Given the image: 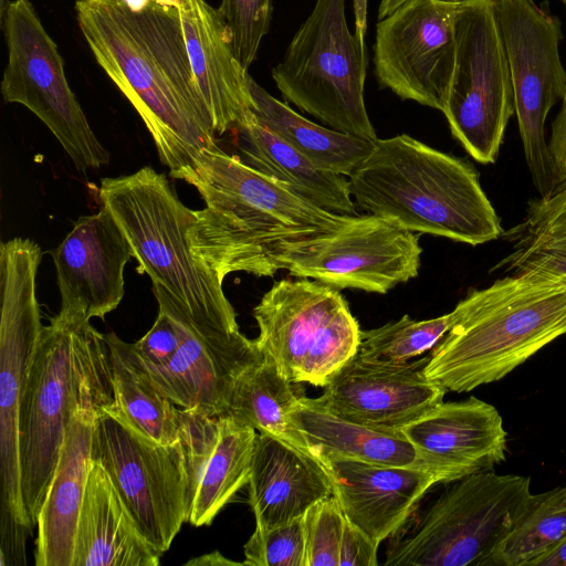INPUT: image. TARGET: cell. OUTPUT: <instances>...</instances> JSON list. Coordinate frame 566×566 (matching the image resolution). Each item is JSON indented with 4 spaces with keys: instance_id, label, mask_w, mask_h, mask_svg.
<instances>
[{
    "instance_id": "obj_1",
    "label": "cell",
    "mask_w": 566,
    "mask_h": 566,
    "mask_svg": "<svg viewBox=\"0 0 566 566\" xmlns=\"http://www.w3.org/2000/svg\"><path fill=\"white\" fill-rule=\"evenodd\" d=\"M74 9L95 61L140 116L170 177L218 146L174 0H76Z\"/></svg>"
},
{
    "instance_id": "obj_2",
    "label": "cell",
    "mask_w": 566,
    "mask_h": 566,
    "mask_svg": "<svg viewBox=\"0 0 566 566\" xmlns=\"http://www.w3.org/2000/svg\"><path fill=\"white\" fill-rule=\"evenodd\" d=\"M175 179L192 185L205 201L193 210L188 241L221 281L237 272L273 276L287 248L332 233L352 217L315 206L219 146Z\"/></svg>"
},
{
    "instance_id": "obj_3",
    "label": "cell",
    "mask_w": 566,
    "mask_h": 566,
    "mask_svg": "<svg viewBox=\"0 0 566 566\" xmlns=\"http://www.w3.org/2000/svg\"><path fill=\"white\" fill-rule=\"evenodd\" d=\"M347 178L356 207L406 230L473 247L504 232L476 169L407 134L377 138Z\"/></svg>"
},
{
    "instance_id": "obj_4",
    "label": "cell",
    "mask_w": 566,
    "mask_h": 566,
    "mask_svg": "<svg viewBox=\"0 0 566 566\" xmlns=\"http://www.w3.org/2000/svg\"><path fill=\"white\" fill-rule=\"evenodd\" d=\"M433 347L426 377L447 391L499 381L566 334V281L537 272L507 274L472 290Z\"/></svg>"
},
{
    "instance_id": "obj_5",
    "label": "cell",
    "mask_w": 566,
    "mask_h": 566,
    "mask_svg": "<svg viewBox=\"0 0 566 566\" xmlns=\"http://www.w3.org/2000/svg\"><path fill=\"white\" fill-rule=\"evenodd\" d=\"M114 401L108 346L84 316L60 310L43 326L19 411L24 510L32 526L55 472L66 428L86 402Z\"/></svg>"
},
{
    "instance_id": "obj_6",
    "label": "cell",
    "mask_w": 566,
    "mask_h": 566,
    "mask_svg": "<svg viewBox=\"0 0 566 566\" xmlns=\"http://www.w3.org/2000/svg\"><path fill=\"white\" fill-rule=\"evenodd\" d=\"M98 197L127 239L138 272L161 286L196 322L240 331L223 281L191 251L193 210L177 196L166 175L145 166L101 179Z\"/></svg>"
},
{
    "instance_id": "obj_7",
    "label": "cell",
    "mask_w": 566,
    "mask_h": 566,
    "mask_svg": "<svg viewBox=\"0 0 566 566\" xmlns=\"http://www.w3.org/2000/svg\"><path fill=\"white\" fill-rule=\"evenodd\" d=\"M388 538L385 565L486 566L531 505V478L492 470L441 483Z\"/></svg>"
},
{
    "instance_id": "obj_8",
    "label": "cell",
    "mask_w": 566,
    "mask_h": 566,
    "mask_svg": "<svg viewBox=\"0 0 566 566\" xmlns=\"http://www.w3.org/2000/svg\"><path fill=\"white\" fill-rule=\"evenodd\" d=\"M346 0H316L271 72L284 99L329 128L375 142L364 98L368 56L349 31Z\"/></svg>"
},
{
    "instance_id": "obj_9",
    "label": "cell",
    "mask_w": 566,
    "mask_h": 566,
    "mask_svg": "<svg viewBox=\"0 0 566 566\" xmlns=\"http://www.w3.org/2000/svg\"><path fill=\"white\" fill-rule=\"evenodd\" d=\"M252 313L258 348L292 384L325 387L358 350L361 329L348 302L316 280L276 281Z\"/></svg>"
},
{
    "instance_id": "obj_10",
    "label": "cell",
    "mask_w": 566,
    "mask_h": 566,
    "mask_svg": "<svg viewBox=\"0 0 566 566\" xmlns=\"http://www.w3.org/2000/svg\"><path fill=\"white\" fill-rule=\"evenodd\" d=\"M42 258L38 243L13 238L0 245V532L30 531L22 500L19 411L43 329L36 300Z\"/></svg>"
},
{
    "instance_id": "obj_11",
    "label": "cell",
    "mask_w": 566,
    "mask_h": 566,
    "mask_svg": "<svg viewBox=\"0 0 566 566\" xmlns=\"http://www.w3.org/2000/svg\"><path fill=\"white\" fill-rule=\"evenodd\" d=\"M91 458L108 473L142 534L167 552L188 518L184 458L178 440L161 443L135 427L114 403L94 418Z\"/></svg>"
},
{
    "instance_id": "obj_12",
    "label": "cell",
    "mask_w": 566,
    "mask_h": 566,
    "mask_svg": "<svg viewBox=\"0 0 566 566\" xmlns=\"http://www.w3.org/2000/svg\"><path fill=\"white\" fill-rule=\"evenodd\" d=\"M454 27L455 61L442 113L464 150L481 164H493L515 114L493 0L460 1Z\"/></svg>"
},
{
    "instance_id": "obj_13",
    "label": "cell",
    "mask_w": 566,
    "mask_h": 566,
    "mask_svg": "<svg viewBox=\"0 0 566 566\" xmlns=\"http://www.w3.org/2000/svg\"><path fill=\"white\" fill-rule=\"evenodd\" d=\"M1 21L8 49L3 99L25 106L44 123L78 171L107 165L109 153L92 130L32 2L9 1Z\"/></svg>"
},
{
    "instance_id": "obj_14",
    "label": "cell",
    "mask_w": 566,
    "mask_h": 566,
    "mask_svg": "<svg viewBox=\"0 0 566 566\" xmlns=\"http://www.w3.org/2000/svg\"><path fill=\"white\" fill-rule=\"evenodd\" d=\"M493 10L510 67L524 157L539 197H546L559 181L545 120L566 94L562 23L534 0H493Z\"/></svg>"
},
{
    "instance_id": "obj_15",
    "label": "cell",
    "mask_w": 566,
    "mask_h": 566,
    "mask_svg": "<svg viewBox=\"0 0 566 566\" xmlns=\"http://www.w3.org/2000/svg\"><path fill=\"white\" fill-rule=\"evenodd\" d=\"M420 233L374 214L352 216L338 230L295 243L276 259L279 270L332 287L386 294L418 276Z\"/></svg>"
},
{
    "instance_id": "obj_16",
    "label": "cell",
    "mask_w": 566,
    "mask_h": 566,
    "mask_svg": "<svg viewBox=\"0 0 566 566\" xmlns=\"http://www.w3.org/2000/svg\"><path fill=\"white\" fill-rule=\"evenodd\" d=\"M458 3L407 0L378 20L373 62L381 88L443 111L455 61Z\"/></svg>"
},
{
    "instance_id": "obj_17",
    "label": "cell",
    "mask_w": 566,
    "mask_h": 566,
    "mask_svg": "<svg viewBox=\"0 0 566 566\" xmlns=\"http://www.w3.org/2000/svg\"><path fill=\"white\" fill-rule=\"evenodd\" d=\"M158 308L177 323L181 343L168 365L147 369L155 386L178 408H199L224 415L239 375L263 358L254 339L240 331L227 332L193 321L158 284L153 283Z\"/></svg>"
},
{
    "instance_id": "obj_18",
    "label": "cell",
    "mask_w": 566,
    "mask_h": 566,
    "mask_svg": "<svg viewBox=\"0 0 566 566\" xmlns=\"http://www.w3.org/2000/svg\"><path fill=\"white\" fill-rule=\"evenodd\" d=\"M256 434L227 413L179 408L178 442L186 472L188 523L210 525L248 484Z\"/></svg>"
},
{
    "instance_id": "obj_19",
    "label": "cell",
    "mask_w": 566,
    "mask_h": 566,
    "mask_svg": "<svg viewBox=\"0 0 566 566\" xmlns=\"http://www.w3.org/2000/svg\"><path fill=\"white\" fill-rule=\"evenodd\" d=\"M430 354L403 364L348 359L316 398L333 412L386 431H400L443 401L444 388L429 380Z\"/></svg>"
},
{
    "instance_id": "obj_20",
    "label": "cell",
    "mask_w": 566,
    "mask_h": 566,
    "mask_svg": "<svg viewBox=\"0 0 566 566\" xmlns=\"http://www.w3.org/2000/svg\"><path fill=\"white\" fill-rule=\"evenodd\" d=\"M51 253L62 311L104 319L117 308L125 293V265L133 252L104 207L80 217Z\"/></svg>"
},
{
    "instance_id": "obj_21",
    "label": "cell",
    "mask_w": 566,
    "mask_h": 566,
    "mask_svg": "<svg viewBox=\"0 0 566 566\" xmlns=\"http://www.w3.org/2000/svg\"><path fill=\"white\" fill-rule=\"evenodd\" d=\"M400 432L440 483L492 470L506 460L507 432L499 410L473 396L442 401Z\"/></svg>"
},
{
    "instance_id": "obj_22",
    "label": "cell",
    "mask_w": 566,
    "mask_h": 566,
    "mask_svg": "<svg viewBox=\"0 0 566 566\" xmlns=\"http://www.w3.org/2000/svg\"><path fill=\"white\" fill-rule=\"evenodd\" d=\"M329 473L345 518L379 545L408 520L438 475L416 467H394L333 454L317 457Z\"/></svg>"
},
{
    "instance_id": "obj_23",
    "label": "cell",
    "mask_w": 566,
    "mask_h": 566,
    "mask_svg": "<svg viewBox=\"0 0 566 566\" xmlns=\"http://www.w3.org/2000/svg\"><path fill=\"white\" fill-rule=\"evenodd\" d=\"M186 46L216 135L235 132L253 116L249 73L238 61L218 9L206 0H176Z\"/></svg>"
},
{
    "instance_id": "obj_24",
    "label": "cell",
    "mask_w": 566,
    "mask_h": 566,
    "mask_svg": "<svg viewBox=\"0 0 566 566\" xmlns=\"http://www.w3.org/2000/svg\"><path fill=\"white\" fill-rule=\"evenodd\" d=\"M248 489L255 527L261 530L301 518L334 493L329 473L317 457L262 433L255 438Z\"/></svg>"
},
{
    "instance_id": "obj_25",
    "label": "cell",
    "mask_w": 566,
    "mask_h": 566,
    "mask_svg": "<svg viewBox=\"0 0 566 566\" xmlns=\"http://www.w3.org/2000/svg\"><path fill=\"white\" fill-rule=\"evenodd\" d=\"M105 405L80 406L66 428L54 475L36 520V566H72L77 520L91 467L92 431Z\"/></svg>"
},
{
    "instance_id": "obj_26",
    "label": "cell",
    "mask_w": 566,
    "mask_h": 566,
    "mask_svg": "<svg viewBox=\"0 0 566 566\" xmlns=\"http://www.w3.org/2000/svg\"><path fill=\"white\" fill-rule=\"evenodd\" d=\"M161 555L142 534L104 467L92 459L72 566H157Z\"/></svg>"
},
{
    "instance_id": "obj_27",
    "label": "cell",
    "mask_w": 566,
    "mask_h": 566,
    "mask_svg": "<svg viewBox=\"0 0 566 566\" xmlns=\"http://www.w3.org/2000/svg\"><path fill=\"white\" fill-rule=\"evenodd\" d=\"M241 159L315 206L343 216H356L348 178L317 168L254 115L237 130Z\"/></svg>"
},
{
    "instance_id": "obj_28",
    "label": "cell",
    "mask_w": 566,
    "mask_h": 566,
    "mask_svg": "<svg viewBox=\"0 0 566 566\" xmlns=\"http://www.w3.org/2000/svg\"><path fill=\"white\" fill-rule=\"evenodd\" d=\"M289 418L316 457L333 454L374 464L423 469L415 447L402 432L348 420L316 398L300 396Z\"/></svg>"
},
{
    "instance_id": "obj_29",
    "label": "cell",
    "mask_w": 566,
    "mask_h": 566,
    "mask_svg": "<svg viewBox=\"0 0 566 566\" xmlns=\"http://www.w3.org/2000/svg\"><path fill=\"white\" fill-rule=\"evenodd\" d=\"M256 118L317 168L348 177L368 156L373 140L326 128L303 117L249 76Z\"/></svg>"
},
{
    "instance_id": "obj_30",
    "label": "cell",
    "mask_w": 566,
    "mask_h": 566,
    "mask_svg": "<svg viewBox=\"0 0 566 566\" xmlns=\"http://www.w3.org/2000/svg\"><path fill=\"white\" fill-rule=\"evenodd\" d=\"M502 237L512 250L491 272H537L566 281V175L548 196L530 200L523 220Z\"/></svg>"
},
{
    "instance_id": "obj_31",
    "label": "cell",
    "mask_w": 566,
    "mask_h": 566,
    "mask_svg": "<svg viewBox=\"0 0 566 566\" xmlns=\"http://www.w3.org/2000/svg\"><path fill=\"white\" fill-rule=\"evenodd\" d=\"M292 385L274 361L263 355L237 378L226 413L259 433L272 436L315 455L289 418L300 397Z\"/></svg>"
},
{
    "instance_id": "obj_32",
    "label": "cell",
    "mask_w": 566,
    "mask_h": 566,
    "mask_svg": "<svg viewBox=\"0 0 566 566\" xmlns=\"http://www.w3.org/2000/svg\"><path fill=\"white\" fill-rule=\"evenodd\" d=\"M104 336L109 352L114 403L150 438L161 443L176 442L179 408L155 386L133 344L113 332Z\"/></svg>"
},
{
    "instance_id": "obj_33",
    "label": "cell",
    "mask_w": 566,
    "mask_h": 566,
    "mask_svg": "<svg viewBox=\"0 0 566 566\" xmlns=\"http://www.w3.org/2000/svg\"><path fill=\"white\" fill-rule=\"evenodd\" d=\"M566 535V485L533 494L527 511L495 548L486 566H530Z\"/></svg>"
},
{
    "instance_id": "obj_34",
    "label": "cell",
    "mask_w": 566,
    "mask_h": 566,
    "mask_svg": "<svg viewBox=\"0 0 566 566\" xmlns=\"http://www.w3.org/2000/svg\"><path fill=\"white\" fill-rule=\"evenodd\" d=\"M453 318V312L422 321H416L406 314L398 321L361 331L356 355L375 364L410 361L432 350L451 328Z\"/></svg>"
},
{
    "instance_id": "obj_35",
    "label": "cell",
    "mask_w": 566,
    "mask_h": 566,
    "mask_svg": "<svg viewBox=\"0 0 566 566\" xmlns=\"http://www.w3.org/2000/svg\"><path fill=\"white\" fill-rule=\"evenodd\" d=\"M218 10L230 32L234 54L248 71L270 31L272 0H221Z\"/></svg>"
},
{
    "instance_id": "obj_36",
    "label": "cell",
    "mask_w": 566,
    "mask_h": 566,
    "mask_svg": "<svg viewBox=\"0 0 566 566\" xmlns=\"http://www.w3.org/2000/svg\"><path fill=\"white\" fill-rule=\"evenodd\" d=\"M345 521L334 495L306 511L303 516L306 566H339Z\"/></svg>"
},
{
    "instance_id": "obj_37",
    "label": "cell",
    "mask_w": 566,
    "mask_h": 566,
    "mask_svg": "<svg viewBox=\"0 0 566 566\" xmlns=\"http://www.w3.org/2000/svg\"><path fill=\"white\" fill-rule=\"evenodd\" d=\"M243 552V565L306 566L303 517L269 530L255 527Z\"/></svg>"
},
{
    "instance_id": "obj_38",
    "label": "cell",
    "mask_w": 566,
    "mask_h": 566,
    "mask_svg": "<svg viewBox=\"0 0 566 566\" xmlns=\"http://www.w3.org/2000/svg\"><path fill=\"white\" fill-rule=\"evenodd\" d=\"M181 343L180 329L175 319L158 308L151 328L136 343L134 350L146 369L160 368L169 364Z\"/></svg>"
},
{
    "instance_id": "obj_39",
    "label": "cell",
    "mask_w": 566,
    "mask_h": 566,
    "mask_svg": "<svg viewBox=\"0 0 566 566\" xmlns=\"http://www.w3.org/2000/svg\"><path fill=\"white\" fill-rule=\"evenodd\" d=\"M378 546L363 531L345 521L339 566H376Z\"/></svg>"
},
{
    "instance_id": "obj_40",
    "label": "cell",
    "mask_w": 566,
    "mask_h": 566,
    "mask_svg": "<svg viewBox=\"0 0 566 566\" xmlns=\"http://www.w3.org/2000/svg\"><path fill=\"white\" fill-rule=\"evenodd\" d=\"M549 151L559 179L566 175V94L562 107L552 123Z\"/></svg>"
},
{
    "instance_id": "obj_41",
    "label": "cell",
    "mask_w": 566,
    "mask_h": 566,
    "mask_svg": "<svg viewBox=\"0 0 566 566\" xmlns=\"http://www.w3.org/2000/svg\"><path fill=\"white\" fill-rule=\"evenodd\" d=\"M367 3L368 0H353V12H354V35L360 46V50L365 55L368 56L366 45V32H367Z\"/></svg>"
},
{
    "instance_id": "obj_42",
    "label": "cell",
    "mask_w": 566,
    "mask_h": 566,
    "mask_svg": "<svg viewBox=\"0 0 566 566\" xmlns=\"http://www.w3.org/2000/svg\"><path fill=\"white\" fill-rule=\"evenodd\" d=\"M530 566H566V535L551 551L533 560Z\"/></svg>"
},
{
    "instance_id": "obj_43",
    "label": "cell",
    "mask_w": 566,
    "mask_h": 566,
    "mask_svg": "<svg viewBox=\"0 0 566 566\" xmlns=\"http://www.w3.org/2000/svg\"><path fill=\"white\" fill-rule=\"evenodd\" d=\"M186 565L192 566H229V565H243L242 563H238L224 557L219 551H213L211 553L198 556L196 558H191L186 563Z\"/></svg>"
},
{
    "instance_id": "obj_44",
    "label": "cell",
    "mask_w": 566,
    "mask_h": 566,
    "mask_svg": "<svg viewBox=\"0 0 566 566\" xmlns=\"http://www.w3.org/2000/svg\"><path fill=\"white\" fill-rule=\"evenodd\" d=\"M406 1L407 0H380L377 14L378 20L386 18Z\"/></svg>"
},
{
    "instance_id": "obj_45",
    "label": "cell",
    "mask_w": 566,
    "mask_h": 566,
    "mask_svg": "<svg viewBox=\"0 0 566 566\" xmlns=\"http://www.w3.org/2000/svg\"><path fill=\"white\" fill-rule=\"evenodd\" d=\"M441 1H444V2H451V3H458L462 0H441Z\"/></svg>"
},
{
    "instance_id": "obj_46",
    "label": "cell",
    "mask_w": 566,
    "mask_h": 566,
    "mask_svg": "<svg viewBox=\"0 0 566 566\" xmlns=\"http://www.w3.org/2000/svg\"><path fill=\"white\" fill-rule=\"evenodd\" d=\"M559 1L563 3V6H564V8L566 10V0H559Z\"/></svg>"
},
{
    "instance_id": "obj_47",
    "label": "cell",
    "mask_w": 566,
    "mask_h": 566,
    "mask_svg": "<svg viewBox=\"0 0 566 566\" xmlns=\"http://www.w3.org/2000/svg\"><path fill=\"white\" fill-rule=\"evenodd\" d=\"M176 2V0H174ZM177 3V2H176Z\"/></svg>"
}]
</instances>
